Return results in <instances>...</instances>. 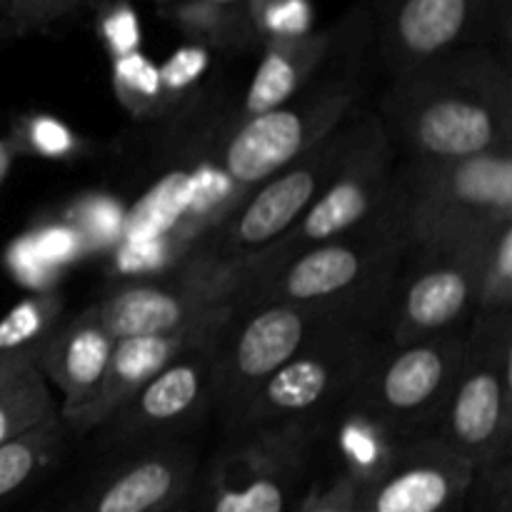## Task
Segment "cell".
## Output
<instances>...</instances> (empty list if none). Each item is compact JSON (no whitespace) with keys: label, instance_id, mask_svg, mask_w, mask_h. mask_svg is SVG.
Wrapping results in <instances>:
<instances>
[{"label":"cell","instance_id":"1","mask_svg":"<svg viewBox=\"0 0 512 512\" xmlns=\"http://www.w3.org/2000/svg\"><path fill=\"white\" fill-rule=\"evenodd\" d=\"M388 140L408 160L445 163L510 150L512 85L493 48H465L393 78L383 103Z\"/></svg>","mask_w":512,"mask_h":512},{"label":"cell","instance_id":"2","mask_svg":"<svg viewBox=\"0 0 512 512\" xmlns=\"http://www.w3.org/2000/svg\"><path fill=\"white\" fill-rule=\"evenodd\" d=\"M370 38L368 8L355 5L335 25L333 50L320 73L290 103L238 125L225 145L220 168L240 193L248 195L273 178L350 118L358 103L360 53Z\"/></svg>","mask_w":512,"mask_h":512},{"label":"cell","instance_id":"3","mask_svg":"<svg viewBox=\"0 0 512 512\" xmlns=\"http://www.w3.org/2000/svg\"><path fill=\"white\" fill-rule=\"evenodd\" d=\"M408 248L395 205L393 213L375 225L313 245L260 275L243 303L340 305L375 315L390 303Z\"/></svg>","mask_w":512,"mask_h":512},{"label":"cell","instance_id":"4","mask_svg":"<svg viewBox=\"0 0 512 512\" xmlns=\"http://www.w3.org/2000/svg\"><path fill=\"white\" fill-rule=\"evenodd\" d=\"M408 245L485 238L512 223V150L445 163L408 160L395 173Z\"/></svg>","mask_w":512,"mask_h":512},{"label":"cell","instance_id":"5","mask_svg":"<svg viewBox=\"0 0 512 512\" xmlns=\"http://www.w3.org/2000/svg\"><path fill=\"white\" fill-rule=\"evenodd\" d=\"M370 120L373 115H363L360 120L350 115L343 120L328 138L250 190L210 233H205L190 255L215 265L248 270L255 258L290 233L315 198L328 188L360 145Z\"/></svg>","mask_w":512,"mask_h":512},{"label":"cell","instance_id":"6","mask_svg":"<svg viewBox=\"0 0 512 512\" xmlns=\"http://www.w3.org/2000/svg\"><path fill=\"white\" fill-rule=\"evenodd\" d=\"M375 315L340 305L240 303L215 345V400L238 425L260 388L305 348L345 325Z\"/></svg>","mask_w":512,"mask_h":512},{"label":"cell","instance_id":"7","mask_svg":"<svg viewBox=\"0 0 512 512\" xmlns=\"http://www.w3.org/2000/svg\"><path fill=\"white\" fill-rule=\"evenodd\" d=\"M512 325L508 315L470 325L468 348L433 438L463 455L478 475L503 468L512 433Z\"/></svg>","mask_w":512,"mask_h":512},{"label":"cell","instance_id":"8","mask_svg":"<svg viewBox=\"0 0 512 512\" xmlns=\"http://www.w3.org/2000/svg\"><path fill=\"white\" fill-rule=\"evenodd\" d=\"M373 353L375 345L365 323L323 335L255 393L235 428L245 433H298L310 438L315 425L328 418L333 408L350 403Z\"/></svg>","mask_w":512,"mask_h":512},{"label":"cell","instance_id":"9","mask_svg":"<svg viewBox=\"0 0 512 512\" xmlns=\"http://www.w3.org/2000/svg\"><path fill=\"white\" fill-rule=\"evenodd\" d=\"M473 325V323H470ZM470 325L408 345L375 348L350 398V408L378 420L393 438L410 440L425 428H438L448 403Z\"/></svg>","mask_w":512,"mask_h":512},{"label":"cell","instance_id":"10","mask_svg":"<svg viewBox=\"0 0 512 512\" xmlns=\"http://www.w3.org/2000/svg\"><path fill=\"white\" fill-rule=\"evenodd\" d=\"M395 210V173L390 140L380 118L370 120L363 140L338 170L328 188L305 210L283 240L248 265L253 283L268 270L295 258L313 245L375 225ZM250 283V285H253Z\"/></svg>","mask_w":512,"mask_h":512},{"label":"cell","instance_id":"11","mask_svg":"<svg viewBox=\"0 0 512 512\" xmlns=\"http://www.w3.org/2000/svg\"><path fill=\"white\" fill-rule=\"evenodd\" d=\"M493 235L440 245H410L403 283H393V345L435 338L473 323ZM390 298V300H393Z\"/></svg>","mask_w":512,"mask_h":512},{"label":"cell","instance_id":"12","mask_svg":"<svg viewBox=\"0 0 512 512\" xmlns=\"http://www.w3.org/2000/svg\"><path fill=\"white\" fill-rule=\"evenodd\" d=\"M250 283L248 270L188 255L165 278L118 285L93 310L115 340L170 333L243 303Z\"/></svg>","mask_w":512,"mask_h":512},{"label":"cell","instance_id":"13","mask_svg":"<svg viewBox=\"0 0 512 512\" xmlns=\"http://www.w3.org/2000/svg\"><path fill=\"white\" fill-rule=\"evenodd\" d=\"M510 0H368L373 38L390 75L465 48H490Z\"/></svg>","mask_w":512,"mask_h":512},{"label":"cell","instance_id":"14","mask_svg":"<svg viewBox=\"0 0 512 512\" xmlns=\"http://www.w3.org/2000/svg\"><path fill=\"white\" fill-rule=\"evenodd\" d=\"M475 478L443 440H403L385 473L360 490V512H463Z\"/></svg>","mask_w":512,"mask_h":512},{"label":"cell","instance_id":"15","mask_svg":"<svg viewBox=\"0 0 512 512\" xmlns=\"http://www.w3.org/2000/svg\"><path fill=\"white\" fill-rule=\"evenodd\" d=\"M245 443L215 463L208 512H288L308 438L298 433H245Z\"/></svg>","mask_w":512,"mask_h":512},{"label":"cell","instance_id":"16","mask_svg":"<svg viewBox=\"0 0 512 512\" xmlns=\"http://www.w3.org/2000/svg\"><path fill=\"white\" fill-rule=\"evenodd\" d=\"M193 345L143 385L108 423L115 440H138L193 420L215 398V345Z\"/></svg>","mask_w":512,"mask_h":512},{"label":"cell","instance_id":"17","mask_svg":"<svg viewBox=\"0 0 512 512\" xmlns=\"http://www.w3.org/2000/svg\"><path fill=\"white\" fill-rule=\"evenodd\" d=\"M238 305L218 310V313L208 315V318L198 320V323H190L180 330H170V333L135 335V338L115 340L100 393L95 395L93 403L85 408V413L70 428L78 430V433H88V430L100 428V425H108V420L148 380H153L165 365L173 363L180 353H185L193 345L223 333L225 325L230 323V318L238 310Z\"/></svg>","mask_w":512,"mask_h":512},{"label":"cell","instance_id":"18","mask_svg":"<svg viewBox=\"0 0 512 512\" xmlns=\"http://www.w3.org/2000/svg\"><path fill=\"white\" fill-rule=\"evenodd\" d=\"M195 455L188 448H155L128 460L60 512H170L188 500Z\"/></svg>","mask_w":512,"mask_h":512},{"label":"cell","instance_id":"19","mask_svg":"<svg viewBox=\"0 0 512 512\" xmlns=\"http://www.w3.org/2000/svg\"><path fill=\"white\" fill-rule=\"evenodd\" d=\"M113 348L115 338L100 325L93 308L58 325L38 348L35 368L58 390L65 428H70L100 393Z\"/></svg>","mask_w":512,"mask_h":512},{"label":"cell","instance_id":"20","mask_svg":"<svg viewBox=\"0 0 512 512\" xmlns=\"http://www.w3.org/2000/svg\"><path fill=\"white\" fill-rule=\"evenodd\" d=\"M335 43V28L323 33L298 35V38H278L265 43V55L253 75L245 113L248 118L270 113L280 105L290 103L328 60Z\"/></svg>","mask_w":512,"mask_h":512},{"label":"cell","instance_id":"21","mask_svg":"<svg viewBox=\"0 0 512 512\" xmlns=\"http://www.w3.org/2000/svg\"><path fill=\"white\" fill-rule=\"evenodd\" d=\"M63 440L65 423L58 413L0 445V500L10 498L43 475L58 460Z\"/></svg>","mask_w":512,"mask_h":512},{"label":"cell","instance_id":"22","mask_svg":"<svg viewBox=\"0 0 512 512\" xmlns=\"http://www.w3.org/2000/svg\"><path fill=\"white\" fill-rule=\"evenodd\" d=\"M343 418L338 433L340 455L345 460L343 473L350 475L360 488H368L385 473L403 440L393 438L378 420L350 405Z\"/></svg>","mask_w":512,"mask_h":512},{"label":"cell","instance_id":"23","mask_svg":"<svg viewBox=\"0 0 512 512\" xmlns=\"http://www.w3.org/2000/svg\"><path fill=\"white\" fill-rule=\"evenodd\" d=\"M58 413V398H53L48 380L35 363L28 365L0 390V445Z\"/></svg>","mask_w":512,"mask_h":512},{"label":"cell","instance_id":"24","mask_svg":"<svg viewBox=\"0 0 512 512\" xmlns=\"http://www.w3.org/2000/svg\"><path fill=\"white\" fill-rule=\"evenodd\" d=\"M170 18L180 25V30L193 35L198 45L213 43L230 48L255 35L245 8H230L213 0H175L170 5Z\"/></svg>","mask_w":512,"mask_h":512},{"label":"cell","instance_id":"25","mask_svg":"<svg viewBox=\"0 0 512 512\" xmlns=\"http://www.w3.org/2000/svg\"><path fill=\"white\" fill-rule=\"evenodd\" d=\"M63 313V298L55 290L35 293L20 300L3 320H0V355L33 353L43 340L58 328Z\"/></svg>","mask_w":512,"mask_h":512},{"label":"cell","instance_id":"26","mask_svg":"<svg viewBox=\"0 0 512 512\" xmlns=\"http://www.w3.org/2000/svg\"><path fill=\"white\" fill-rule=\"evenodd\" d=\"M188 248L175 235L155 240H135V243H118L113 248V273L120 278L155 280L173 273L188 258Z\"/></svg>","mask_w":512,"mask_h":512},{"label":"cell","instance_id":"27","mask_svg":"<svg viewBox=\"0 0 512 512\" xmlns=\"http://www.w3.org/2000/svg\"><path fill=\"white\" fill-rule=\"evenodd\" d=\"M88 245V253H105L123 240L125 210L108 195H85L78 198L63 215Z\"/></svg>","mask_w":512,"mask_h":512},{"label":"cell","instance_id":"28","mask_svg":"<svg viewBox=\"0 0 512 512\" xmlns=\"http://www.w3.org/2000/svg\"><path fill=\"white\" fill-rule=\"evenodd\" d=\"M512 303V223L503 225L493 238L485 260L483 283L475 315L493 318L508 315Z\"/></svg>","mask_w":512,"mask_h":512},{"label":"cell","instance_id":"29","mask_svg":"<svg viewBox=\"0 0 512 512\" xmlns=\"http://www.w3.org/2000/svg\"><path fill=\"white\" fill-rule=\"evenodd\" d=\"M245 13L253 33L263 35L265 43L313 33V8L308 0H248Z\"/></svg>","mask_w":512,"mask_h":512},{"label":"cell","instance_id":"30","mask_svg":"<svg viewBox=\"0 0 512 512\" xmlns=\"http://www.w3.org/2000/svg\"><path fill=\"white\" fill-rule=\"evenodd\" d=\"M113 85L120 100L133 110H143L163 98L158 65L150 63L140 50L113 58Z\"/></svg>","mask_w":512,"mask_h":512},{"label":"cell","instance_id":"31","mask_svg":"<svg viewBox=\"0 0 512 512\" xmlns=\"http://www.w3.org/2000/svg\"><path fill=\"white\" fill-rule=\"evenodd\" d=\"M25 238L30 240L35 253H38L50 268L60 270V273H63L68 265L78 263L80 258L90 255L88 245L80 238L78 230L70 223H65L63 218L53 220V223L38 225V228H33L30 233H25Z\"/></svg>","mask_w":512,"mask_h":512},{"label":"cell","instance_id":"32","mask_svg":"<svg viewBox=\"0 0 512 512\" xmlns=\"http://www.w3.org/2000/svg\"><path fill=\"white\" fill-rule=\"evenodd\" d=\"M5 263L8 270L13 273V278L18 280L25 288L35 290V293H50V290L58 285V280L63 278V273L55 268H50L43 258L33 250L30 240L25 235H20L18 240H13L5 253Z\"/></svg>","mask_w":512,"mask_h":512},{"label":"cell","instance_id":"33","mask_svg":"<svg viewBox=\"0 0 512 512\" xmlns=\"http://www.w3.org/2000/svg\"><path fill=\"white\" fill-rule=\"evenodd\" d=\"M100 38L113 58L140 50V20L133 5L115 0L100 13Z\"/></svg>","mask_w":512,"mask_h":512},{"label":"cell","instance_id":"34","mask_svg":"<svg viewBox=\"0 0 512 512\" xmlns=\"http://www.w3.org/2000/svg\"><path fill=\"white\" fill-rule=\"evenodd\" d=\"M23 140L40 158H68L75 150V135L53 115H33L25 120Z\"/></svg>","mask_w":512,"mask_h":512},{"label":"cell","instance_id":"35","mask_svg":"<svg viewBox=\"0 0 512 512\" xmlns=\"http://www.w3.org/2000/svg\"><path fill=\"white\" fill-rule=\"evenodd\" d=\"M210 65V53L205 45H183V48L175 50L168 60H165L163 68H158L160 73V88L163 95L183 93L198 78H203V73Z\"/></svg>","mask_w":512,"mask_h":512},{"label":"cell","instance_id":"36","mask_svg":"<svg viewBox=\"0 0 512 512\" xmlns=\"http://www.w3.org/2000/svg\"><path fill=\"white\" fill-rule=\"evenodd\" d=\"M360 485L340 473L323 485H315L295 512H360Z\"/></svg>","mask_w":512,"mask_h":512},{"label":"cell","instance_id":"37","mask_svg":"<svg viewBox=\"0 0 512 512\" xmlns=\"http://www.w3.org/2000/svg\"><path fill=\"white\" fill-rule=\"evenodd\" d=\"M80 3L83 0H5V13L18 33H28L55 23Z\"/></svg>","mask_w":512,"mask_h":512},{"label":"cell","instance_id":"38","mask_svg":"<svg viewBox=\"0 0 512 512\" xmlns=\"http://www.w3.org/2000/svg\"><path fill=\"white\" fill-rule=\"evenodd\" d=\"M463 512H510V485L505 480L500 490L493 493H480L473 485L468 500H465Z\"/></svg>","mask_w":512,"mask_h":512},{"label":"cell","instance_id":"39","mask_svg":"<svg viewBox=\"0 0 512 512\" xmlns=\"http://www.w3.org/2000/svg\"><path fill=\"white\" fill-rule=\"evenodd\" d=\"M35 353H38V350H33V353H18V355H0V390H3L5 385L20 373V370L35 363Z\"/></svg>","mask_w":512,"mask_h":512},{"label":"cell","instance_id":"40","mask_svg":"<svg viewBox=\"0 0 512 512\" xmlns=\"http://www.w3.org/2000/svg\"><path fill=\"white\" fill-rule=\"evenodd\" d=\"M8 163H10L8 150H5V145L0 143V178H3V175H5V168H8Z\"/></svg>","mask_w":512,"mask_h":512},{"label":"cell","instance_id":"41","mask_svg":"<svg viewBox=\"0 0 512 512\" xmlns=\"http://www.w3.org/2000/svg\"><path fill=\"white\" fill-rule=\"evenodd\" d=\"M213 3L230 5V8H245V3H248V0H213Z\"/></svg>","mask_w":512,"mask_h":512},{"label":"cell","instance_id":"42","mask_svg":"<svg viewBox=\"0 0 512 512\" xmlns=\"http://www.w3.org/2000/svg\"><path fill=\"white\" fill-rule=\"evenodd\" d=\"M170 512H188V500H185L183 505H178V508H175V510H170Z\"/></svg>","mask_w":512,"mask_h":512}]
</instances>
